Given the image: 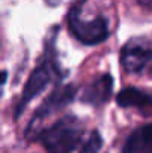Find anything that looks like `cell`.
I'll list each match as a JSON object with an SVG mask.
<instances>
[{
	"instance_id": "11",
	"label": "cell",
	"mask_w": 152,
	"mask_h": 153,
	"mask_svg": "<svg viewBox=\"0 0 152 153\" xmlns=\"http://www.w3.org/2000/svg\"><path fill=\"white\" fill-rule=\"evenodd\" d=\"M43 1H45L48 6H51V7H55V6H58L63 0H43Z\"/></svg>"
},
{
	"instance_id": "2",
	"label": "cell",
	"mask_w": 152,
	"mask_h": 153,
	"mask_svg": "<svg viewBox=\"0 0 152 153\" xmlns=\"http://www.w3.org/2000/svg\"><path fill=\"white\" fill-rule=\"evenodd\" d=\"M84 122L73 113L61 116L49 126L37 129L28 137L46 153H73L84 140Z\"/></svg>"
},
{
	"instance_id": "6",
	"label": "cell",
	"mask_w": 152,
	"mask_h": 153,
	"mask_svg": "<svg viewBox=\"0 0 152 153\" xmlns=\"http://www.w3.org/2000/svg\"><path fill=\"white\" fill-rule=\"evenodd\" d=\"M113 77L110 73H101L90 80L79 94V101L91 107H101L113 94Z\"/></svg>"
},
{
	"instance_id": "3",
	"label": "cell",
	"mask_w": 152,
	"mask_h": 153,
	"mask_svg": "<svg viewBox=\"0 0 152 153\" xmlns=\"http://www.w3.org/2000/svg\"><path fill=\"white\" fill-rule=\"evenodd\" d=\"M84 4L85 1L79 0L70 6L66 16L67 28L69 33L73 36V39L82 43L84 46H97L106 42L110 36L109 19L104 15H97L91 19L84 18L82 16Z\"/></svg>"
},
{
	"instance_id": "7",
	"label": "cell",
	"mask_w": 152,
	"mask_h": 153,
	"mask_svg": "<svg viewBox=\"0 0 152 153\" xmlns=\"http://www.w3.org/2000/svg\"><path fill=\"white\" fill-rule=\"evenodd\" d=\"M115 101L122 108H133L143 116H152V95L143 89L124 88L116 94Z\"/></svg>"
},
{
	"instance_id": "10",
	"label": "cell",
	"mask_w": 152,
	"mask_h": 153,
	"mask_svg": "<svg viewBox=\"0 0 152 153\" xmlns=\"http://www.w3.org/2000/svg\"><path fill=\"white\" fill-rule=\"evenodd\" d=\"M137 3H139L143 9L151 10V12H152V0H137Z\"/></svg>"
},
{
	"instance_id": "9",
	"label": "cell",
	"mask_w": 152,
	"mask_h": 153,
	"mask_svg": "<svg viewBox=\"0 0 152 153\" xmlns=\"http://www.w3.org/2000/svg\"><path fill=\"white\" fill-rule=\"evenodd\" d=\"M103 143L104 141H103L101 134L97 129H94L90 132V135L82 143L79 153H100V150L103 149Z\"/></svg>"
},
{
	"instance_id": "1",
	"label": "cell",
	"mask_w": 152,
	"mask_h": 153,
	"mask_svg": "<svg viewBox=\"0 0 152 153\" xmlns=\"http://www.w3.org/2000/svg\"><path fill=\"white\" fill-rule=\"evenodd\" d=\"M58 31H60V27L54 25L46 33V37L43 40V51L37 59V64L31 70L27 82L24 83V88L18 97L15 107H13V119L15 120H18L21 117L25 107L36 97H39L42 92H45L48 89V86L61 85L63 80L69 76V70L63 68L60 58H58V49H57Z\"/></svg>"
},
{
	"instance_id": "8",
	"label": "cell",
	"mask_w": 152,
	"mask_h": 153,
	"mask_svg": "<svg viewBox=\"0 0 152 153\" xmlns=\"http://www.w3.org/2000/svg\"><path fill=\"white\" fill-rule=\"evenodd\" d=\"M121 153H152V122L133 129L127 135Z\"/></svg>"
},
{
	"instance_id": "4",
	"label": "cell",
	"mask_w": 152,
	"mask_h": 153,
	"mask_svg": "<svg viewBox=\"0 0 152 153\" xmlns=\"http://www.w3.org/2000/svg\"><path fill=\"white\" fill-rule=\"evenodd\" d=\"M78 86L75 83H61L57 85L43 101L39 104V107L34 110L33 116L30 117L27 128L24 129V135L28 138L31 134H34L39 129V125L61 108L70 105L72 102L78 98Z\"/></svg>"
},
{
	"instance_id": "5",
	"label": "cell",
	"mask_w": 152,
	"mask_h": 153,
	"mask_svg": "<svg viewBox=\"0 0 152 153\" xmlns=\"http://www.w3.org/2000/svg\"><path fill=\"white\" fill-rule=\"evenodd\" d=\"M119 64L127 74H152V42L140 36L128 39L119 51Z\"/></svg>"
}]
</instances>
